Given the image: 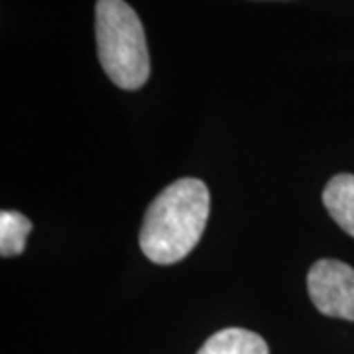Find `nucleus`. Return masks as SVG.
Wrapping results in <instances>:
<instances>
[{
    "label": "nucleus",
    "instance_id": "nucleus-5",
    "mask_svg": "<svg viewBox=\"0 0 354 354\" xmlns=\"http://www.w3.org/2000/svg\"><path fill=\"white\" fill-rule=\"evenodd\" d=\"M197 354H270V351L260 335L230 327L209 337Z\"/></svg>",
    "mask_w": 354,
    "mask_h": 354
},
{
    "label": "nucleus",
    "instance_id": "nucleus-1",
    "mask_svg": "<svg viewBox=\"0 0 354 354\" xmlns=\"http://www.w3.org/2000/svg\"><path fill=\"white\" fill-rule=\"evenodd\" d=\"M211 197L201 179L183 177L165 187L148 207L140 248L153 264H176L201 241Z\"/></svg>",
    "mask_w": 354,
    "mask_h": 354
},
{
    "label": "nucleus",
    "instance_id": "nucleus-6",
    "mask_svg": "<svg viewBox=\"0 0 354 354\" xmlns=\"http://www.w3.org/2000/svg\"><path fill=\"white\" fill-rule=\"evenodd\" d=\"M32 230L30 218L18 211L0 213V254L2 258H10L24 252L26 239Z\"/></svg>",
    "mask_w": 354,
    "mask_h": 354
},
{
    "label": "nucleus",
    "instance_id": "nucleus-2",
    "mask_svg": "<svg viewBox=\"0 0 354 354\" xmlns=\"http://www.w3.org/2000/svg\"><path fill=\"white\" fill-rule=\"evenodd\" d=\"M97 51L116 87L136 91L150 77V53L138 14L124 0H97Z\"/></svg>",
    "mask_w": 354,
    "mask_h": 354
},
{
    "label": "nucleus",
    "instance_id": "nucleus-3",
    "mask_svg": "<svg viewBox=\"0 0 354 354\" xmlns=\"http://www.w3.org/2000/svg\"><path fill=\"white\" fill-rule=\"evenodd\" d=\"M307 291L323 315L354 321V268L333 258L319 260L307 274Z\"/></svg>",
    "mask_w": 354,
    "mask_h": 354
},
{
    "label": "nucleus",
    "instance_id": "nucleus-4",
    "mask_svg": "<svg viewBox=\"0 0 354 354\" xmlns=\"http://www.w3.org/2000/svg\"><path fill=\"white\" fill-rule=\"evenodd\" d=\"M323 205L339 227L354 239V176L339 174L323 191Z\"/></svg>",
    "mask_w": 354,
    "mask_h": 354
}]
</instances>
